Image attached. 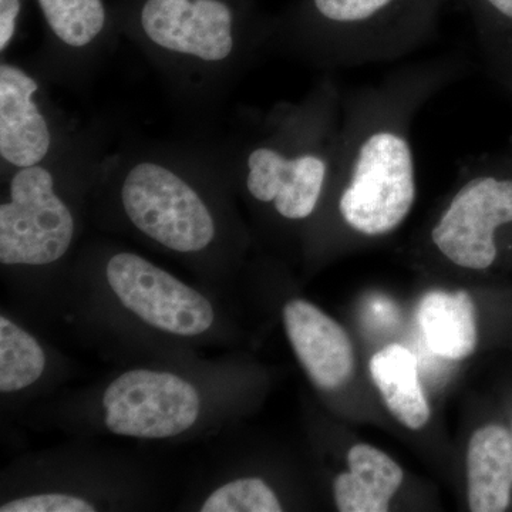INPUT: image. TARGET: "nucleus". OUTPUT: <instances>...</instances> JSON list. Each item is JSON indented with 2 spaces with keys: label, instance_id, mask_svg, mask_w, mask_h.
Returning <instances> with one entry per match:
<instances>
[{
  "label": "nucleus",
  "instance_id": "1",
  "mask_svg": "<svg viewBox=\"0 0 512 512\" xmlns=\"http://www.w3.org/2000/svg\"><path fill=\"white\" fill-rule=\"evenodd\" d=\"M456 73L451 62L412 64L343 99L328 194L335 192L336 217L352 234L384 237L409 217L417 197L413 120Z\"/></svg>",
  "mask_w": 512,
  "mask_h": 512
},
{
  "label": "nucleus",
  "instance_id": "2",
  "mask_svg": "<svg viewBox=\"0 0 512 512\" xmlns=\"http://www.w3.org/2000/svg\"><path fill=\"white\" fill-rule=\"evenodd\" d=\"M343 99L338 84L323 79L259 117L234 163L251 200L288 222L316 214L335 170Z\"/></svg>",
  "mask_w": 512,
  "mask_h": 512
},
{
  "label": "nucleus",
  "instance_id": "3",
  "mask_svg": "<svg viewBox=\"0 0 512 512\" xmlns=\"http://www.w3.org/2000/svg\"><path fill=\"white\" fill-rule=\"evenodd\" d=\"M119 26L154 62L188 82H214L271 40L254 0H121Z\"/></svg>",
  "mask_w": 512,
  "mask_h": 512
},
{
  "label": "nucleus",
  "instance_id": "4",
  "mask_svg": "<svg viewBox=\"0 0 512 512\" xmlns=\"http://www.w3.org/2000/svg\"><path fill=\"white\" fill-rule=\"evenodd\" d=\"M454 0H299L271 40L323 69L392 62L436 35ZM461 2V0H460Z\"/></svg>",
  "mask_w": 512,
  "mask_h": 512
},
{
  "label": "nucleus",
  "instance_id": "5",
  "mask_svg": "<svg viewBox=\"0 0 512 512\" xmlns=\"http://www.w3.org/2000/svg\"><path fill=\"white\" fill-rule=\"evenodd\" d=\"M192 161L165 153L117 157V194L128 222L144 237L175 254L212 247L218 222Z\"/></svg>",
  "mask_w": 512,
  "mask_h": 512
},
{
  "label": "nucleus",
  "instance_id": "6",
  "mask_svg": "<svg viewBox=\"0 0 512 512\" xmlns=\"http://www.w3.org/2000/svg\"><path fill=\"white\" fill-rule=\"evenodd\" d=\"M66 146L45 163L12 170L8 200L0 205L2 265H52L72 248L76 220L60 192Z\"/></svg>",
  "mask_w": 512,
  "mask_h": 512
},
{
  "label": "nucleus",
  "instance_id": "7",
  "mask_svg": "<svg viewBox=\"0 0 512 512\" xmlns=\"http://www.w3.org/2000/svg\"><path fill=\"white\" fill-rule=\"evenodd\" d=\"M511 224L512 175L464 167L460 184L430 228V244L458 268L484 271L497 261L498 232Z\"/></svg>",
  "mask_w": 512,
  "mask_h": 512
},
{
  "label": "nucleus",
  "instance_id": "8",
  "mask_svg": "<svg viewBox=\"0 0 512 512\" xmlns=\"http://www.w3.org/2000/svg\"><path fill=\"white\" fill-rule=\"evenodd\" d=\"M103 406L104 423L117 436L170 439L194 426L201 400L197 389L183 377L136 369L107 387Z\"/></svg>",
  "mask_w": 512,
  "mask_h": 512
},
{
  "label": "nucleus",
  "instance_id": "9",
  "mask_svg": "<svg viewBox=\"0 0 512 512\" xmlns=\"http://www.w3.org/2000/svg\"><path fill=\"white\" fill-rule=\"evenodd\" d=\"M106 278L121 305L147 325L175 336H200L215 313L200 292L133 252H119L106 265Z\"/></svg>",
  "mask_w": 512,
  "mask_h": 512
},
{
  "label": "nucleus",
  "instance_id": "10",
  "mask_svg": "<svg viewBox=\"0 0 512 512\" xmlns=\"http://www.w3.org/2000/svg\"><path fill=\"white\" fill-rule=\"evenodd\" d=\"M66 143V141H64ZM42 83L18 63L0 64V160L9 170L45 163L63 146Z\"/></svg>",
  "mask_w": 512,
  "mask_h": 512
},
{
  "label": "nucleus",
  "instance_id": "11",
  "mask_svg": "<svg viewBox=\"0 0 512 512\" xmlns=\"http://www.w3.org/2000/svg\"><path fill=\"white\" fill-rule=\"evenodd\" d=\"M282 318L289 342L316 386L333 390L348 382L355 356L348 333L338 322L302 299L286 303Z\"/></svg>",
  "mask_w": 512,
  "mask_h": 512
},
{
  "label": "nucleus",
  "instance_id": "12",
  "mask_svg": "<svg viewBox=\"0 0 512 512\" xmlns=\"http://www.w3.org/2000/svg\"><path fill=\"white\" fill-rule=\"evenodd\" d=\"M468 504L474 512H503L511 504L512 433L503 426L481 427L467 451Z\"/></svg>",
  "mask_w": 512,
  "mask_h": 512
},
{
  "label": "nucleus",
  "instance_id": "13",
  "mask_svg": "<svg viewBox=\"0 0 512 512\" xmlns=\"http://www.w3.org/2000/svg\"><path fill=\"white\" fill-rule=\"evenodd\" d=\"M349 471L333 484L336 507L340 512H386L390 500L403 483L399 464L369 444L349 450Z\"/></svg>",
  "mask_w": 512,
  "mask_h": 512
},
{
  "label": "nucleus",
  "instance_id": "14",
  "mask_svg": "<svg viewBox=\"0 0 512 512\" xmlns=\"http://www.w3.org/2000/svg\"><path fill=\"white\" fill-rule=\"evenodd\" d=\"M417 320L434 355L460 360L476 350V305L466 291L427 293L417 308Z\"/></svg>",
  "mask_w": 512,
  "mask_h": 512
},
{
  "label": "nucleus",
  "instance_id": "15",
  "mask_svg": "<svg viewBox=\"0 0 512 512\" xmlns=\"http://www.w3.org/2000/svg\"><path fill=\"white\" fill-rule=\"evenodd\" d=\"M53 47L86 59L110 37L114 19L106 0H36Z\"/></svg>",
  "mask_w": 512,
  "mask_h": 512
},
{
  "label": "nucleus",
  "instance_id": "16",
  "mask_svg": "<svg viewBox=\"0 0 512 512\" xmlns=\"http://www.w3.org/2000/svg\"><path fill=\"white\" fill-rule=\"evenodd\" d=\"M370 376L384 403L400 423L419 430L430 420V406L421 387L417 359L402 345H389L370 359Z\"/></svg>",
  "mask_w": 512,
  "mask_h": 512
},
{
  "label": "nucleus",
  "instance_id": "17",
  "mask_svg": "<svg viewBox=\"0 0 512 512\" xmlns=\"http://www.w3.org/2000/svg\"><path fill=\"white\" fill-rule=\"evenodd\" d=\"M46 367L42 346L30 333L0 318V392L26 389L40 379Z\"/></svg>",
  "mask_w": 512,
  "mask_h": 512
},
{
  "label": "nucleus",
  "instance_id": "18",
  "mask_svg": "<svg viewBox=\"0 0 512 512\" xmlns=\"http://www.w3.org/2000/svg\"><path fill=\"white\" fill-rule=\"evenodd\" d=\"M278 497L259 478H239L222 485L202 504V512H279Z\"/></svg>",
  "mask_w": 512,
  "mask_h": 512
},
{
  "label": "nucleus",
  "instance_id": "19",
  "mask_svg": "<svg viewBox=\"0 0 512 512\" xmlns=\"http://www.w3.org/2000/svg\"><path fill=\"white\" fill-rule=\"evenodd\" d=\"M2 512H93L94 505L72 494H37L9 501Z\"/></svg>",
  "mask_w": 512,
  "mask_h": 512
},
{
  "label": "nucleus",
  "instance_id": "20",
  "mask_svg": "<svg viewBox=\"0 0 512 512\" xmlns=\"http://www.w3.org/2000/svg\"><path fill=\"white\" fill-rule=\"evenodd\" d=\"M25 0H0V52L5 55L18 35Z\"/></svg>",
  "mask_w": 512,
  "mask_h": 512
},
{
  "label": "nucleus",
  "instance_id": "21",
  "mask_svg": "<svg viewBox=\"0 0 512 512\" xmlns=\"http://www.w3.org/2000/svg\"><path fill=\"white\" fill-rule=\"evenodd\" d=\"M470 6L478 25H484L490 19L501 20L512 26V0H461Z\"/></svg>",
  "mask_w": 512,
  "mask_h": 512
}]
</instances>
